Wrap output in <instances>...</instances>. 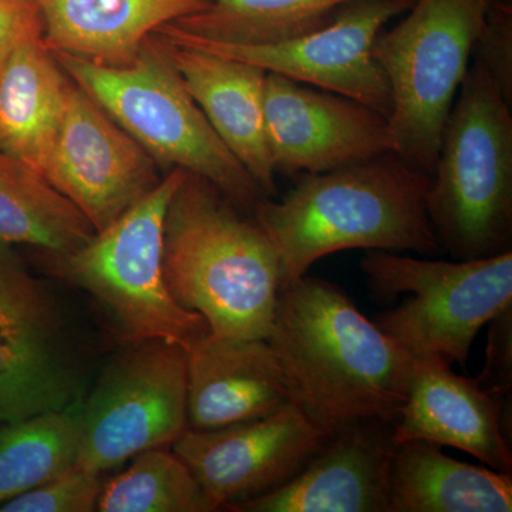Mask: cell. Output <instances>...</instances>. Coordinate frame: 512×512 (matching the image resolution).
I'll return each instance as SVG.
<instances>
[{"instance_id": "obj_21", "label": "cell", "mask_w": 512, "mask_h": 512, "mask_svg": "<svg viewBox=\"0 0 512 512\" xmlns=\"http://www.w3.org/2000/svg\"><path fill=\"white\" fill-rule=\"evenodd\" d=\"M390 512H511L512 474L448 457L427 441L399 443L389 476Z\"/></svg>"}, {"instance_id": "obj_25", "label": "cell", "mask_w": 512, "mask_h": 512, "mask_svg": "<svg viewBox=\"0 0 512 512\" xmlns=\"http://www.w3.org/2000/svg\"><path fill=\"white\" fill-rule=\"evenodd\" d=\"M100 512H214L197 478L177 454L151 448L103 483Z\"/></svg>"}, {"instance_id": "obj_2", "label": "cell", "mask_w": 512, "mask_h": 512, "mask_svg": "<svg viewBox=\"0 0 512 512\" xmlns=\"http://www.w3.org/2000/svg\"><path fill=\"white\" fill-rule=\"evenodd\" d=\"M430 185L431 175L387 153L298 175L281 201H259L255 220L278 255L281 288L319 259L346 249L437 254L441 244L427 208Z\"/></svg>"}, {"instance_id": "obj_7", "label": "cell", "mask_w": 512, "mask_h": 512, "mask_svg": "<svg viewBox=\"0 0 512 512\" xmlns=\"http://www.w3.org/2000/svg\"><path fill=\"white\" fill-rule=\"evenodd\" d=\"M487 8V0H414L373 43L392 93L387 124L393 153L429 175Z\"/></svg>"}, {"instance_id": "obj_3", "label": "cell", "mask_w": 512, "mask_h": 512, "mask_svg": "<svg viewBox=\"0 0 512 512\" xmlns=\"http://www.w3.org/2000/svg\"><path fill=\"white\" fill-rule=\"evenodd\" d=\"M164 278L214 338L268 339L281 291L272 242L210 181L187 173L164 225Z\"/></svg>"}, {"instance_id": "obj_14", "label": "cell", "mask_w": 512, "mask_h": 512, "mask_svg": "<svg viewBox=\"0 0 512 512\" xmlns=\"http://www.w3.org/2000/svg\"><path fill=\"white\" fill-rule=\"evenodd\" d=\"M265 123L275 174L326 173L393 153L382 114L281 74L266 73Z\"/></svg>"}, {"instance_id": "obj_23", "label": "cell", "mask_w": 512, "mask_h": 512, "mask_svg": "<svg viewBox=\"0 0 512 512\" xmlns=\"http://www.w3.org/2000/svg\"><path fill=\"white\" fill-rule=\"evenodd\" d=\"M356 0H210L170 23L184 35L232 45L282 42L323 28Z\"/></svg>"}, {"instance_id": "obj_24", "label": "cell", "mask_w": 512, "mask_h": 512, "mask_svg": "<svg viewBox=\"0 0 512 512\" xmlns=\"http://www.w3.org/2000/svg\"><path fill=\"white\" fill-rule=\"evenodd\" d=\"M79 406L0 423V505L76 466Z\"/></svg>"}, {"instance_id": "obj_26", "label": "cell", "mask_w": 512, "mask_h": 512, "mask_svg": "<svg viewBox=\"0 0 512 512\" xmlns=\"http://www.w3.org/2000/svg\"><path fill=\"white\" fill-rule=\"evenodd\" d=\"M103 488L100 474L74 466L42 485L10 498L0 512H93Z\"/></svg>"}, {"instance_id": "obj_5", "label": "cell", "mask_w": 512, "mask_h": 512, "mask_svg": "<svg viewBox=\"0 0 512 512\" xmlns=\"http://www.w3.org/2000/svg\"><path fill=\"white\" fill-rule=\"evenodd\" d=\"M444 127L427 208L441 247L458 261L512 245V114L474 59Z\"/></svg>"}, {"instance_id": "obj_17", "label": "cell", "mask_w": 512, "mask_h": 512, "mask_svg": "<svg viewBox=\"0 0 512 512\" xmlns=\"http://www.w3.org/2000/svg\"><path fill=\"white\" fill-rule=\"evenodd\" d=\"M289 402L284 370L268 340L207 335L187 349L188 429H222Z\"/></svg>"}, {"instance_id": "obj_15", "label": "cell", "mask_w": 512, "mask_h": 512, "mask_svg": "<svg viewBox=\"0 0 512 512\" xmlns=\"http://www.w3.org/2000/svg\"><path fill=\"white\" fill-rule=\"evenodd\" d=\"M394 423L366 421L339 431L288 483L234 505L244 512H390Z\"/></svg>"}, {"instance_id": "obj_28", "label": "cell", "mask_w": 512, "mask_h": 512, "mask_svg": "<svg viewBox=\"0 0 512 512\" xmlns=\"http://www.w3.org/2000/svg\"><path fill=\"white\" fill-rule=\"evenodd\" d=\"M488 325L485 365L474 380L487 392L507 399L512 387V303L501 309Z\"/></svg>"}, {"instance_id": "obj_11", "label": "cell", "mask_w": 512, "mask_h": 512, "mask_svg": "<svg viewBox=\"0 0 512 512\" xmlns=\"http://www.w3.org/2000/svg\"><path fill=\"white\" fill-rule=\"evenodd\" d=\"M79 380L55 296L0 241V423L63 410Z\"/></svg>"}, {"instance_id": "obj_27", "label": "cell", "mask_w": 512, "mask_h": 512, "mask_svg": "<svg viewBox=\"0 0 512 512\" xmlns=\"http://www.w3.org/2000/svg\"><path fill=\"white\" fill-rule=\"evenodd\" d=\"M474 59L487 70L512 106V2L488 3Z\"/></svg>"}, {"instance_id": "obj_8", "label": "cell", "mask_w": 512, "mask_h": 512, "mask_svg": "<svg viewBox=\"0 0 512 512\" xmlns=\"http://www.w3.org/2000/svg\"><path fill=\"white\" fill-rule=\"evenodd\" d=\"M360 268L377 298L410 293L376 323L413 359L464 365L478 332L512 303V251L456 262L370 251Z\"/></svg>"}, {"instance_id": "obj_18", "label": "cell", "mask_w": 512, "mask_h": 512, "mask_svg": "<svg viewBox=\"0 0 512 512\" xmlns=\"http://www.w3.org/2000/svg\"><path fill=\"white\" fill-rule=\"evenodd\" d=\"M164 40L185 87L222 143L244 165L266 197L275 194L276 174L265 123L268 72L254 64Z\"/></svg>"}, {"instance_id": "obj_9", "label": "cell", "mask_w": 512, "mask_h": 512, "mask_svg": "<svg viewBox=\"0 0 512 512\" xmlns=\"http://www.w3.org/2000/svg\"><path fill=\"white\" fill-rule=\"evenodd\" d=\"M76 466L100 474L143 451L173 444L188 429L187 350L134 343L79 406Z\"/></svg>"}, {"instance_id": "obj_30", "label": "cell", "mask_w": 512, "mask_h": 512, "mask_svg": "<svg viewBox=\"0 0 512 512\" xmlns=\"http://www.w3.org/2000/svg\"><path fill=\"white\" fill-rule=\"evenodd\" d=\"M488 3H491V2H501V0H487Z\"/></svg>"}, {"instance_id": "obj_19", "label": "cell", "mask_w": 512, "mask_h": 512, "mask_svg": "<svg viewBox=\"0 0 512 512\" xmlns=\"http://www.w3.org/2000/svg\"><path fill=\"white\" fill-rule=\"evenodd\" d=\"M52 52L123 67L161 26L194 15L210 0H33Z\"/></svg>"}, {"instance_id": "obj_4", "label": "cell", "mask_w": 512, "mask_h": 512, "mask_svg": "<svg viewBox=\"0 0 512 512\" xmlns=\"http://www.w3.org/2000/svg\"><path fill=\"white\" fill-rule=\"evenodd\" d=\"M52 53L69 79L156 163L210 181L241 207L255 208L268 198L192 99L163 37H148L136 59L123 67Z\"/></svg>"}, {"instance_id": "obj_13", "label": "cell", "mask_w": 512, "mask_h": 512, "mask_svg": "<svg viewBox=\"0 0 512 512\" xmlns=\"http://www.w3.org/2000/svg\"><path fill=\"white\" fill-rule=\"evenodd\" d=\"M326 439L289 402L268 416L222 429H187L171 446L220 511L288 483Z\"/></svg>"}, {"instance_id": "obj_16", "label": "cell", "mask_w": 512, "mask_h": 512, "mask_svg": "<svg viewBox=\"0 0 512 512\" xmlns=\"http://www.w3.org/2000/svg\"><path fill=\"white\" fill-rule=\"evenodd\" d=\"M507 399L487 392L474 379L458 376L439 359H414L412 382L394 437L466 451L484 466L512 473L504 431Z\"/></svg>"}, {"instance_id": "obj_20", "label": "cell", "mask_w": 512, "mask_h": 512, "mask_svg": "<svg viewBox=\"0 0 512 512\" xmlns=\"http://www.w3.org/2000/svg\"><path fill=\"white\" fill-rule=\"evenodd\" d=\"M69 84L43 36L19 43L0 63V150L40 175L55 143Z\"/></svg>"}, {"instance_id": "obj_29", "label": "cell", "mask_w": 512, "mask_h": 512, "mask_svg": "<svg viewBox=\"0 0 512 512\" xmlns=\"http://www.w3.org/2000/svg\"><path fill=\"white\" fill-rule=\"evenodd\" d=\"M43 36V20L33 0H0V63L13 47Z\"/></svg>"}, {"instance_id": "obj_22", "label": "cell", "mask_w": 512, "mask_h": 512, "mask_svg": "<svg viewBox=\"0 0 512 512\" xmlns=\"http://www.w3.org/2000/svg\"><path fill=\"white\" fill-rule=\"evenodd\" d=\"M94 232L43 175L0 150V241L63 255L83 247Z\"/></svg>"}, {"instance_id": "obj_12", "label": "cell", "mask_w": 512, "mask_h": 512, "mask_svg": "<svg viewBox=\"0 0 512 512\" xmlns=\"http://www.w3.org/2000/svg\"><path fill=\"white\" fill-rule=\"evenodd\" d=\"M43 175L96 232L161 181L150 154L72 80Z\"/></svg>"}, {"instance_id": "obj_6", "label": "cell", "mask_w": 512, "mask_h": 512, "mask_svg": "<svg viewBox=\"0 0 512 512\" xmlns=\"http://www.w3.org/2000/svg\"><path fill=\"white\" fill-rule=\"evenodd\" d=\"M185 175L174 168L83 247L47 255L57 274L106 309L130 345L163 340L187 350L210 335L207 320L178 305L164 278L165 215Z\"/></svg>"}, {"instance_id": "obj_1", "label": "cell", "mask_w": 512, "mask_h": 512, "mask_svg": "<svg viewBox=\"0 0 512 512\" xmlns=\"http://www.w3.org/2000/svg\"><path fill=\"white\" fill-rule=\"evenodd\" d=\"M266 340L292 402L326 436L399 419L414 359L338 285L303 275L281 288Z\"/></svg>"}, {"instance_id": "obj_10", "label": "cell", "mask_w": 512, "mask_h": 512, "mask_svg": "<svg viewBox=\"0 0 512 512\" xmlns=\"http://www.w3.org/2000/svg\"><path fill=\"white\" fill-rule=\"evenodd\" d=\"M414 0H356L333 22L306 35L262 43L232 45L184 35L161 26L168 42L195 47L261 67L295 82L348 97L389 117L392 93L382 67L372 55L373 43L384 26L412 8Z\"/></svg>"}]
</instances>
